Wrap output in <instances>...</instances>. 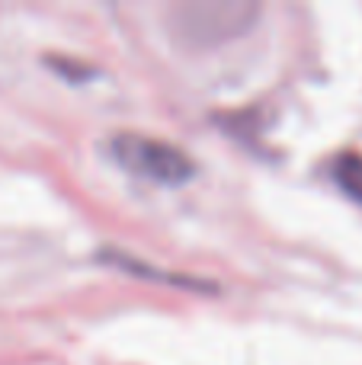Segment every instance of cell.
Wrapping results in <instances>:
<instances>
[{
    "instance_id": "obj_1",
    "label": "cell",
    "mask_w": 362,
    "mask_h": 365,
    "mask_svg": "<svg viewBox=\"0 0 362 365\" xmlns=\"http://www.w3.org/2000/svg\"><path fill=\"white\" fill-rule=\"evenodd\" d=\"M109 154L125 167L128 173L151 182H164V186H180L196 173V160L183 151V148L170 145L164 138L141 132H119L109 141Z\"/></svg>"
},
{
    "instance_id": "obj_2",
    "label": "cell",
    "mask_w": 362,
    "mask_h": 365,
    "mask_svg": "<svg viewBox=\"0 0 362 365\" xmlns=\"http://www.w3.org/2000/svg\"><path fill=\"white\" fill-rule=\"evenodd\" d=\"M260 6L250 0H190L170 10L177 36L190 45H218L250 29Z\"/></svg>"
},
{
    "instance_id": "obj_3",
    "label": "cell",
    "mask_w": 362,
    "mask_h": 365,
    "mask_svg": "<svg viewBox=\"0 0 362 365\" xmlns=\"http://www.w3.org/2000/svg\"><path fill=\"white\" fill-rule=\"evenodd\" d=\"M333 182L362 205V154L359 151H343L333 160Z\"/></svg>"
}]
</instances>
